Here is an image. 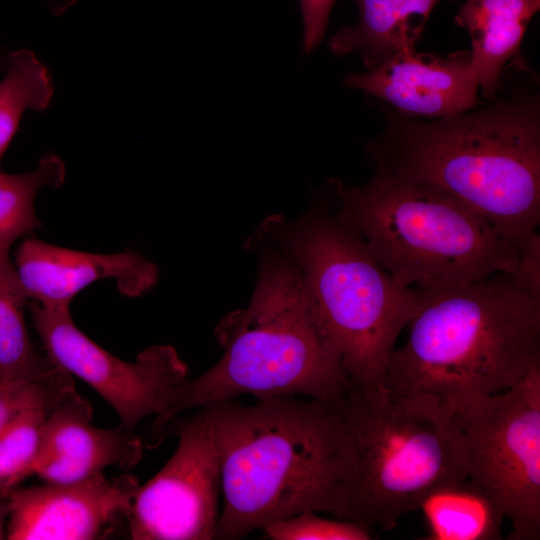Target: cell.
I'll list each match as a JSON object with an SVG mask.
<instances>
[{"label":"cell","mask_w":540,"mask_h":540,"mask_svg":"<svg viewBox=\"0 0 540 540\" xmlns=\"http://www.w3.org/2000/svg\"><path fill=\"white\" fill-rule=\"evenodd\" d=\"M345 396L205 405L224 498L213 539H242L304 511L352 521L354 460Z\"/></svg>","instance_id":"6da1fadb"},{"label":"cell","mask_w":540,"mask_h":540,"mask_svg":"<svg viewBox=\"0 0 540 540\" xmlns=\"http://www.w3.org/2000/svg\"><path fill=\"white\" fill-rule=\"evenodd\" d=\"M416 120L393 114L366 146L375 173L437 187L518 250L540 223V106L535 92Z\"/></svg>","instance_id":"7a4b0ae2"},{"label":"cell","mask_w":540,"mask_h":540,"mask_svg":"<svg viewBox=\"0 0 540 540\" xmlns=\"http://www.w3.org/2000/svg\"><path fill=\"white\" fill-rule=\"evenodd\" d=\"M405 344L389 356L383 388L447 416L500 393L540 366V297L512 273L419 291Z\"/></svg>","instance_id":"3957f363"},{"label":"cell","mask_w":540,"mask_h":540,"mask_svg":"<svg viewBox=\"0 0 540 540\" xmlns=\"http://www.w3.org/2000/svg\"><path fill=\"white\" fill-rule=\"evenodd\" d=\"M263 245L249 304L224 316L215 328L221 358L177 388L167 410L153 421L159 439L178 415L213 402L248 394L259 400L303 395L332 401L349 390L340 356L296 263L274 244L264 240Z\"/></svg>","instance_id":"277c9868"},{"label":"cell","mask_w":540,"mask_h":540,"mask_svg":"<svg viewBox=\"0 0 540 540\" xmlns=\"http://www.w3.org/2000/svg\"><path fill=\"white\" fill-rule=\"evenodd\" d=\"M332 190L336 214L402 287L440 290L515 270L519 250L437 187L374 173L361 186L333 181Z\"/></svg>","instance_id":"5b68a950"},{"label":"cell","mask_w":540,"mask_h":540,"mask_svg":"<svg viewBox=\"0 0 540 540\" xmlns=\"http://www.w3.org/2000/svg\"><path fill=\"white\" fill-rule=\"evenodd\" d=\"M259 237L296 263L350 386L382 388L395 342L418 307V291L400 286L334 208L295 225L270 218Z\"/></svg>","instance_id":"8992f818"},{"label":"cell","mask_w":540,"mask_h":540,"mask_svg":"<svg viewBox=\"0 0 540 540\" xmlns=\"http://www.w3.org/2000/svg\"><path fill=\"white\" fill-rule=\"evenodd\" d=\"M346 409L354 522L391 530L432 490L466 478L448 416L437 407L383 387L350 386Z\"/></svg>","instance_id":"52a82bcc"},{"label":"cell","mask_w":540,"mask_h":540,"mask_svg":"<svg viewBox=\"0 0 540 540\" xmlns=\"http://www.w3.org/2000/svg\"><path fill=\"white\" fill-rule=\"evenodd\" d=\"M448 421L464 475L499 506L510 540L540 538V366L512 387L470 400Z\"/></svg>","instance_id":"ba28073f"},{"label":"cell","mask_w":540,"mask_h":540,"mask_svg":"<svg viewBox=\"0 0 540 540\" xmlns=\"http://www.w3.org/2000/svg\"><path fill=\"white\" fill-rule=\"evenodd\" d=\"M28 305L46 356L92 387L130 430L146 417L162 415L188 380L187 365L170 345L151 346L127 362L81 332L69 308H47L35 301Z\"/></svg>","instance_id":"9c48e42d"},{"label":"cell","mask_w":540,"mask_h":540,"mask_svg":"<svg viewBox=\"0 0 540 540\" xmlns=\"http://www.w3.org/2000/svg\"><path fill=\"white\" fill-rule=\"evenodd\" d=\"M178 437L164 467L140 485L127 515L133 540H210L218 522L221 472L207 406L174 419L163 431Z\"/></svg>","instance_id":"30bf717a"},{"label":"cell","mask_w":540,"mask_h":540,"mask_svg":"<svg viewBox=\"0 0 540 540\" xmlns=\"http://www.w3.org/2000/svg\"><path fill=\"white\" fill-rule=\"evenodd\" d=\"M138 479L103 473L72 483L14 488L6 496L8 540H94L106 538L127 519Z\"/></svg>","instance_id":"8fae6325"},{"label":"cell","mask_w":540,"mask_h":540,"mask_svg":"<svg viewBox=\"0 0 540 540\" xmlns=\"http://www.w3.org/2000/svg\"><path fill=\"white\" fill-rule=\"evenodd\" d=\"M344 83L408 116L440 118L470 110L478 101V82L468 51L443 57L403 50L366 73L347 76Z\"/></svg>","instance_id":"7c38bea8"},{"label":"cell","mask_w":540,"mask_h":540,"mask_svg":"<svg viewBox=\"0 0 540 540\" xmlns=\"http://www.w3.org/2000/svg\"><path fill=\"white\" fill-rule=\"evenodd\" d=\"M15 271L30 301L47 308H69L90 284L114 279L119 292L137 297L157 282V267L134 251L98 254L67 249L25 237L15 251Z\"/></svg>","instance_id":"4fadbf2b"},{"label":"cell","mask_w":540,"mask_h":540,"mask_svg":"<svg viewBox=\"0 0 540 540\" xmlns=\"http://www.w3.org/2000/svg\"><path fill=\"white\" fill-rule=\"evenodd\" d=\"M92 407L73 391L48 415L40 448L31 469L44 482L72 483L110 466L130 470L140 462L142 440L123 424L100 428L92 424Z\"/></svg>","instance_id":"5bb4252c"},{"label":"cell","mask_w":540,"mask_h":540,"mask_svg":"<svg viewBox=\"0 0 540 540\" xmlns=\"http://www.w3.org/2000/svg\"><path fill=\"white\" fill-rule=\"evenodd\" d=\"M540 9V0H466L455 23L470 36L471 66L478 88L493 101L506 66L520 55L525 31Z\"/></svg>","instance_id":"9a60e30c"},{"label":"cell","mask_w":540,"mask_h":540,"mask_svg":"<svg viewBox=\"0 0 540 540\" xmlns=\"http://www.w3.org/2000/svg\"><path fill=\"white\" fill-rule=\"evenodd\" d=\"M359 20L341 27L329 40L338 56L360 55L373 69L403 50H414L439 0H354Z\"/></svg>","instance_id":"2e32d148"},{"label":"cell","mask_w":540,"mask_h":540,"mask_svg":"<svg viewBox=\"0 0 540 540\" xmlns=\"http://www.w3.org/2000/svg\"><path fill=\"white\" fill-rule=\"evenodd\" d=\"M419 510L429 540H498L505 518L499 506L467 478L443 484L423 499Z\"/></svg>","instance_id":"e0dca14e"},{"label":"cell","mask_w":540,"mask_h":540,"mask_svg":"<svg viewBox=\"0 0 540 540\" xmlns=\"http://www.w3.org/2000/svg\"><path fill=\"white\" fill-rule=\"evenodd\" d=\"M75 390L71 375L57 367L0 433V497L5 498L20 481L31 475L48 415Z\"/></svg>","instance_id":"ac0fdd59"},{"label":"cell","mask_w":540,"mask_h":540,"mask_svg":"<svg viewBox=\"0 0 540 540\" xmlns=\"http://www.w3.org/2000/svg\"><path fill=\"white\" fill-rule=\"evenodd\" d=\"M29 302L10 259L0 261V382L36 381L56 368L48 356L38 354L24 319Z\"/></svg>","instance_id":"d6986e66"},{"label":"cell","mask_w":540,"mask_h":540,"mask_svg":"<svg viewBox=\"0 0 540 540\" xmlns=\"http://www.w3.org/2000/svg\"><path fill=\"white\" fill-rule=\"evenodd\" d=\"M65 165L55 156L42 158L28 173L7 174L0 171V261L9 259V250L19 238L40 227L35 200L43 187L61 186Z\"/></svg>","instance_id":"ffe728a7"},{"label":"cell","mask_w":540,"mask_h":540,"mask_svg":"<svg viewBox=\"0 0 540 540\" xmlns=\"http://www.w3.org/2000/svg\"><path fill=\"white\" fill-rule=\"evenodd\" d=\"M52 94L48 70L30 50H17L8 55L6 71L0 81V160L25 110L45 109Z\"/></svg>","instance_id":"44dd1931"},{"label":"cell","mask_w":540,"mask_h":540,"mask_svg":"<svg viewBox=\"0 0 540 540\" xmlns=\"http://www.w3.org/2000/svg\"><path fill=\"white\" fill-rule=\"evenodd\" d=\"M271 540H368L369 527L349 520H329L304 511L261 528Z\"/></svg>","instance_id":"7402d4cb"},{"label":"cell","mask_w":540,"mask_h":540,"mask_svg":"<svg viewBox=\"0 0 540 540\" xmlns=\"http://www.w3.org/2000/svg\"><path fill=\"white\" fill-rule=\"evenodd\" d=\"M337 0H299L303 19V49L312 52L322 41Z\"/></svg>","instance_id":"603a6c76"},{"label":"cell","mask_w":540,"mask_h":540,"mask_svg":"<svg viewBox=\"0 0 540 540\" xmlns=\"http://www.w3.org/2000/svg\"><path fill=\"white\" fill-rule=\"evenodd\" d=\"M51 374L36 381L0 382V433L17 417Z\"/></svg>","instance_id":"cb8c5ba5"},{"label":"cell","mask_w":540,"mask_h":540,"mask_svg":"<svg viewBox=\"0 0 540 540\" xmlns=\"http://www.w3.org/2000/svg\"><path fill=\"white\" fill-rule=\"evenodd\" d=\"M531 293L540 297V236L532 233L519 249L512 273Z\"/></svg>","instance_id":"d4e9b609"}]
</instances>
